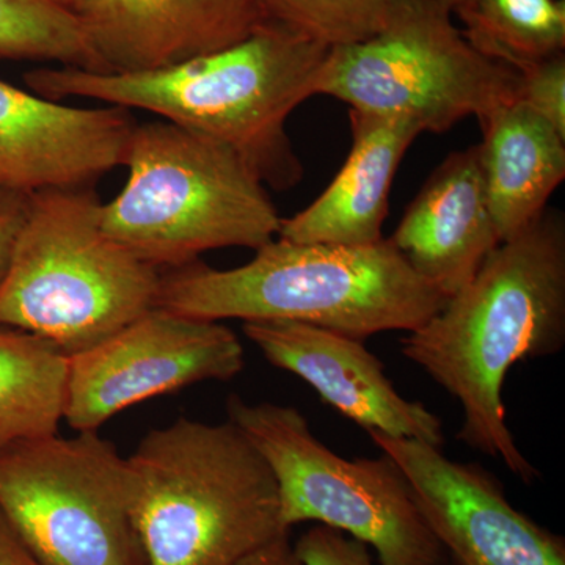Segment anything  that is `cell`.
Segmentation results:
<instances>
[{"label": "cell", "mask_w": 565, "mask_h": 565, "mask_svg": "<svg viewBox=\"0 0 565 565\" xmlns=\"http://www.w3.org/2000/svg\"><path fill=\"white\" fill-rule=\"evenodd\" d=\"M388 239L446 299L473 280L501 244L487 203L478 145L451 152L435 169Z\"/></svg>", "instance_id": "15"}, {"label": "cell", "mask_w": 565, "mask_h": 565, "mask_svg": "<svg viewBox=\"0 0 565 565\" xmlns=\"http://www.w3.org/2000/svg\"><path fill=\"white\" fill-rule=\"evenodd\" d=\"M430 565H455V564H452V561L449 559L448 556H445L444 559H440V561H438V563H434Z\"/></svg>", "instance_id": "28"}, {"label": "cell", "mask_w": 565, "mask_h": 565, "mask_svg": "<svg viewBox=\"0 0 565 565\" xmlns=\"http://www.w3.org/2000/svg\"><path fill=\"white\" fill-rule=\"evenodd\" d=\"M479 167L501 243L546 210L565 178V137L525 103L512 102L481 121Z\"/></svg>", "instance_id": "17"}, {"label": "cell", "mask_w": 565, "mask_h": 565, "mask_svg": "<svg viewBox=\"0 0 565 565\" xmlns=\"http://www.w3.org/2000/svg\"><path fill=\"white\" fill-rule=\"evenodd\" d=\"M244 334L267 362L302 379L323 403L367 433L444 446L438 416L401 396L363 341L291 321L244 322Z\"/></svg>", "instance_id": "13"}, {"label": "cell", "mask_w": 565, "mask_h": 565, "mask_svg": "<svg viewBox=\"0 0 565 565\" xmlns=\"http://www.w3.org/2000/svg\"><path fill=\"white\" fill-rule=\"evenodd\" d=\"M226 412L273 470L286 530L303 522L334 527L373 548L381 565L444 559L407 479L384 452L343 459L289 405L248 404L232 394Z\"/></svg>", "instance_id": "8"}, {"label": "cell", "mask_w": 565, "mask_h": 565, "mask_svg": "<svg viewBox=\"0 0 565 565\" xmlns=\"http://www.w3.org/2000/svg\"><path fill=\"white\" fill-rule=\"evenodd\" d=\"M519 99L565 137V55L520 71Z\"/></svg>", "instance_id": "22"}, {"label": "cell", "mask_w": 565, "mask_h": 565, "mask_svg": "<svg viewBox=\"0 0 565 565\" xmlns=\"http://www.w3.org/2000/svg\"><path fill=\"white\" fill-rule=\"evenodd\" d=\"M294 550L303 565H381L364 542L323 525L305 531Z\"/></svg>", "instance_id": "23"}, {"label": "cell", "mask_w": 565, "mask_h": 565, "mask_svg": "<svg viewBox=\"0 0 565 565\" xmlns=\"http://www.w3.org/2000/svg\"><path fill=\"white\" fill-rule=\"evenodd\" d=\"M0 511L44 565H150L128 460L98 433L50 435L0 456Z\"/></svg>", "instance_id": "9"}, {"label": "cell", "mask_w": 565, "mask_h": 565, "mask_svg": "<svg viewBox=\"0 0 565 565\" xmlns=\"http://www.w3.org/2000/svg\"><path fill=\"white\" fill-rule=\"evenodd\" d=\"M107 73H154L226 50L266 22L259 0H65Z\"/></svg>", "instance_id": "14"}, {"label": "cell", "mask_w": 565, "mask_h": 565, "mask_svg": "<svg viewBox=\"0 0 565 565\" xmlns=\"http://www.w3.org/2000/svg\"><path fill=\"white\" fill-rule=\"evenodd\" d=\"M446 302L390 239L374 244L270 241L236 269L191 263L162 274L158 305L203 321H291L364 341L414 332Z\"/></svg>", "instance_id": "3"}, {"label": "cell", "mask_w": 565, "mask_h": 565, "mask_svg": "<svg viewBox=\"0 0 565 565\" xmlns=\"http://www.w3.org/2000/svg\"><path fill=\"white\" fill-rule=\"evenodd\" d=\"M452 14L476 50L519 73L564 54L565 0H471Z\"/></svg>", "instance_id": "19"}, {"label": "cell", "mask_w": 565, "mask_h": 565, "mask_svg": "<svg viewBox=\"0 0 565 565\" xmlns=\"http://www.w3.org/2000/svg\"><path fill=\"white\" fill-rule=\"evenodd\" d=\"M0 58L107 74L65 0H0Z\"/></svg>", "instance_id": "20"}, {"label": "cell", "mask_w": 565, "mask_h": 565, "mask_svg": "<svg viewBox=\"0 0 565 565\" xmlns=\"http://www.w3.org/2000/svg\"><path fill=\"white\" fill-rule=\"evenodd\" d=\"M68 355L50 341L0 327V456L58 434L65 414Z\"/></svg>", "instance_id": "18"}, {"label": "cell", "mask_w": 565, "mask_h": 565, "mask_svg": "<svg viewBox=\"0 0 565 565\" xmlns=\"http://www.w3.org/2000/svg\"><path fill=\"white\" fill-rule=\"evenodd\" d=\"M93 185L33 193L9 274L0 327L87 351L158 305L162 273L104 232Z\"/></svg>", "instance_id": "5"}, {"label": "cell", "mask_w": 565, "mask_h": 565, "mask_svg": "<svg viewBox=\"0 0 565 565\" xmlns=\"http://www.w3.org/2000/svg\"><path fill=\"white\" fill-rule=\"evenodd\" d=\"M446 0H401L370 40L330 47L316 95L353 110L405 117L423 132L481 121L519 99L520 74L481 54L452 21Z\"/></svg>", "instance_id": "7"}, {"label": "cell", "mask_w": 565, "mask_h": 565, "mask_svg": "<svg viewBox=\"0 0 565 565\" xmlns=\"http://www.w3.org/2000/svg\"><path fill=\"white\" fill-rule=\"evenodd\" d=\"M352 148L307 210L281 218L277 237L299 244L364 245L384 239L388 195L405 152L422 134L411 118L349 109Z\"/></svg>", "instance_id": "16"}, {"label": "cell", "mask_w": 565, "mask_h": 565, "mask_svg": "<svg viewBox=\"0 0 565 565\" xmlns=\"http://www.w3.org/2000/svg\"><path fill=\"white\" fill-rule=\"evenodd\" d=\"M126 460L150 565H233L288 534L273 470L230 419H177Z\"/></svg>", "instance_id": "4"}, {"label": "cell", "mask_w": 565, "mask_h": 565, "mask_svg": "<svg viewBox=\"0 0 565 565\" xmlns=\"http://www.w3.org/2000/svg\"><path fill=\"white\" fill-rule=\"evenodd\" d=\"M136 126L125 107L77 109L0 81V188L93 185L125 166Z\"/></svg>", "instance_id": "12"}, {"label": "cell", "mask_w": 565, "mask_h": 565, "mask_svg": "<svg viewBox=\"0 0 565 565\" xmlns=\"http://www.w3.org/2000/svg\"><path fill=\"white\" fill-rule=\"evenodd\" d=\"M401 468L419 512L455 565H565V541L516 511L498 479L440 448L371 430Z\"/></svg>", "instance_id": "11"}, {"label": "cell", "mask_w": 565, "mask_h": 565, "mask_svg": "<svg viewBox=\"0 0 565 565\" xmlns=\"http://www.w3.org/2000/svg\"><path fill=\"white\" fill-rule=\"evenodd\" d=\"M233 565H303L296 555L294 544L289 542L288 534L275 539L269 544L259 546L255 552L248 553L243 559Z\"/></svg>", "instance_id": "26"}, {"label": "cell", "mask_w": 565, "mask_h": 565, "mask_svg": "<svg viewBox=\"0 0 565 565\" xmlns=\"http://www.w3.org/2000/svg\"><path fill=\"white\" fill-rule=\"evenodd\" d=\"M244 366L228 327L154 307L68 356L63 419L76 433H96L125 408L199 382L232 381Z\"/></svg>", "instance_id": "10"}, {"label": "cell", "mask_w": 565, "mask_h": 565, "mask_svg": "<svg viewBox=\"0 0 565 565\" xmlns=\"http://www.w3.org/2000/svg\"><path fill=\"white\" fill-rule=\"evenodd\" d=\"M0 565H44L0 511Z\"/></svg>", "instance_id": "25"}, {"label": "cell", "mask_w": 565, "mask_h": 565, "mask_svg": "<svg viewBox=\"0 0 565 565\" xmlns=\"http://www.w3.org/2000/svg\"><path fill=\"white\" fill-rule=\"evenodd\" d=\"M565 344V222L546 210L494 247L473 280L401 341V353L462 405L457 438L531 484L537 468L505 422L503 385L514 364Z\"/></svg>", "instance_id": "1"}, {"label": "cell", "mask_w": 565, "mask_h": 565, "mask_svg": "<svg viewBox=\"0 0 565 565\" xmlns=\"http://www.w3.org/2000/svg\"><path fill=\"white\" fill-rule=\"evenodd\" d=\"M122 191L102 206L104 232L151 266L202 253L259 250L280 232L266 185L225 145L167 120L137 122Z\"/></svg>", "instance_id": "6"}, {"label": "cell", "mask_w": 565, "mask_h": 565, "mask_svg": "<svg viewBox=\"0 0 565 565\" xmlns=\"http://www.w3.org/2000/svg\"><path fill=\"white\" fill-rule=\"evenodd\" d=\"M267 21L327 47L370 40L401 0H259Z\"/></svg>", "instance_id": "21"}, {"label": "cell", "mask_w": 565, "mask_h": 565, "mask_svg": "<svg viewBox=\"0 0 565 565\" xmlns=\"http://www.w3.org/2000/svg\"><path fill=\"white\" fill-rule=\"evenodd\" d=\"M32 195L0 188V288L9 274L18 237L31 210Z\"/></svg>", "instance_id": "24"}, {"label": "cell", "mask_w": 565, "mask_h": 565, "mask_svg": "<svg viewBox=\"0 0 565 565\" xmlns=\"http://www.w3.org/2000/svg\"><path fill=\"white\" fill-rule=\"evenodd\" d=\"M330 47L266 21L247 39L173 68L154 73L29 71L35 95L90 98L161 115L236 152L264 185L296 188L303 167L286 132L289 115L316 96Z\"/></svg>", "instance_id": "2"}, {"label": "cell", "mask_w": 565, "mask_h": 565, "mask_svg": "<svg viewBox=\"0 0 565 565\" xmlns=\"http://www.w3.org/2000/svg\"><path fill=\"white\" fill-rule=\"evenodd\" d=\"M471 0H446V3H448L449 9H451L452 13L457 9H460V7L467 6V3H470Z\"/></svg>", "instance_id": "27"}]
</instances>
